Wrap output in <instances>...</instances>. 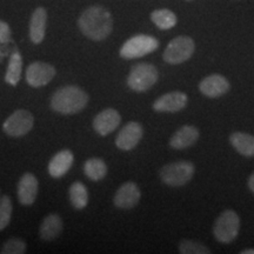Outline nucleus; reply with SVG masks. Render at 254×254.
I'll list each match as a JSON object with an SVG mask.
<instances>
[{"label": "nucleus", "instance_id": "nucleus-16", "mask_svg": "<svg viewBox=\"0 0 254 254\" xmlns=\"http://www.w3.org/2000/svg\"><path fill=\"white\" fill-rule=\"evenodd\" d=\"M199 131L196 127L185 125L174 133L170 140V146L174 150H184V148L190 147L198 141Z\"/></svg>", "mask_w": 254, "mask_h": 254}, {"label": "nucleus", "instance_id": "nucleus-24", "mask_svg": "<svg viewBox=\"0 0 254 254\" xmlns=\"http://www.w3.org/2000/svg\"><path fill=\"white\" fill-rule=\"evenodd\" d=\"M69 199H71L72 205L77 209L86 207L88 202V193L84 184L79 182L72 184V186L69 187Z\"/></svg>", "mask_w": 254, "mask_h": 254}, {"label": "nucleus", "instance_id": "nucleus-9", "mask_svg": "<svg viewBox=\"0 0 254 254\" xmlns=\"http://www.w3.org/2000/svg\"><path fill=\"white\" fill-rule=\"evenodd\" d=\"M56 72V68L47 63H32L27 67L26 81L32 87L45 86L55 78Z\"/></svg>", "mask_w": 254, "mask_h": 254}, {"label": "nucleus", "instance_id": "nucleus-12", "mask_svg": "<svg viewBox=\"0 0 254 254\" xmlns=\"http://www.w3.org/2000/svg\"><path fill=\"white\" fill-rule=\"evenodd\" d=\"M141 193L134 183H125L117 190L114 196V205L118 208L131 209L138 205Z\"/></svg>", "mask_w": 254, "mask_h": 254}, {"label": "nucleus", "instance_id": "nucleus-28", "mask_svg": "<svg viewBox=\"0 0 254 254\" xmlns=\"http://www.w3.org/2000/svg\"><path fill=\"white\" fill-rule=\"evenodd\" d=\"M11 39V28L5 21L0 20V43H7Z\"/></svg>", "mask_w": 254, "mask_h": 254}, {"label": "nucleus", "instance_id": "nucleus-5", "mask_svg": "<svg viewBox=\"0 0 254 254\" xmlns=\"http://www.w3.org/2000/svg\"><path fill=\"white\" fill-rule=\"evenodd\" d=\"M195 50L194 40L186 36L174 38L164 51V60L171 65H178L189 60Z\"/></svg>", "mask_w": 254, "mask_h": 254}, {"label": "nucleus", "instance_id": "nucleus-27", "mask_svg": "<svg viewBox=\"0 0 254 254\" xmlns=\"http://www.w3.org/2000/svg\"><path fill=\"white\" fill-rule=\"evenodd\" d=\"M26 252V244L21 239H9L2 246V254H23Z\"/></svg>", "mask_w": 254, "mask_h": 254}, {"label": "nucleus", "instance_id": "nucleus-4", "mask_svg": "<svg viewBox=\"0 0 254 254\" xmlns=\"http://www.w3.org/2000/svg\"><path fill=\"white\" fill-rule=\"evenodd\" d=\"M194 165L190 161H176L165 165L160 170L161 180L168 186H184L192 179Z\"/></svg>", "mask_w": 254, "mask_h": 254}, {"label": "nucleus", "instance_id": "nucleus-7", "mask_svg": "<svg viewBox=\"0 0 254 254\" xmlns=\"http://www.w3.org/2000/svg\"><path fill=\"white\" fill-rule=\"evenodd\" d=\"M240 219L232 209H226L219 215L214 222L213 234L220 243H231L239 233Z\"/></svg>", "mask_w": 254, "mask_h": 254}, {"label": "nucleus", "instance_id": "nucleus-3", "mask_svg": "<svg viewBox=\"0 0 254 254\" xmlns=\"http://www.w3.org/2000/svg\"><path fill=\"white\" fill-rule=\"evenodd\" d=\"M159 41L154 37L138 34L129 38L120 49V57L124 59H136L154 52L158 49Z\"/></svg>", "mask_w": 254, "mask_h": 254}, {"label": "nucleus", "instance_id": "nucleus-1", "mask_svg": "<svg viewBox=\"0 0 254 254\" xmlns=\"http://www.w3.org/2000/svg\"><path fill=\"white\" fill-rule=\"evenodd\" d=\"M84 36L94 41L106 39L113 28L112 14L101 6H91L82 12L78 21Z\"/></svg>", "mask_w": 254, "mask_h": 254}, {"label": "nucleus", "instance_id": "nucleus-18", "mask_svg": "<svg viewBox=\"0 0 254 254\" xmlns=\"http://www.w3.org/2000/svg\"><path fill=\"white\" fill-rule=\"evenodd\" d=\"M47 24V12L45 8L38 7L33 12L30 21V38L33 44H40L45 38Z\"/></svg>", "mask_w": 254, "mask_h": 254}, {"label": "nucleus", "instance_id": "nucleus-14", "mask_svg": "<svg viewBox=\"0 0 254 254\" xmlns=\"http://www.w3.org/2000/svg\"><path fill=\"white\" fill-rule=\"evenodd\" d=\"M199 90L208 98H219L230 90V82L220 74H212L202 79Z\"/></svg>", "mask_w": 254, "mask_h": 254}, {"label": "nucleus", "instance_id": "nucleus-8", "mask_svg": "<svg viewBox=\"0 0 254 254\" xmlns=\"http://www.w3.org/2000/svg\"><path fill=\"white\" fill-rule=\"evenodd\" d=\"M34 124L33 116L26 110H18L4 123V131L9 136H23L31 131Z\"/></svg>", "mask_w": 254, "mask_h": 254}, {"label": "nucleus", "instance_id": "nucleus-29", "mask_svg": "<svg viewBox=\"0 0 254 254\" xmlns=\"http://www.w3.org/2000/svg\"><path fill=\"white\" fill-rule=\"evenodd\" d=\"M249 187H250V190L254 193V173L250 177V179H249Z\"/></svg>", "mask_w": 254, "mask_h": 254}, {"label": "nucleus", "instance_id": "nucleus-26", "mask_svg": "<svg viewBox=\"0 0 254 254\" xmlns=\"http://www.w3.org/2000/svg\"><path fill=\"white\" fill-rule=\"evenodd\" d=\"M12 202L8 196H2L0 200V231L8 226L12 217Z\"/></svg>", "mask_w": 254, "mask_h": 254}, {"label": "nucleus", "instance_id": "nucleus-15", "mask_svg": "<svg viewBox=\"0 0 254 254\" xmlns=\"http://www.w3.org/2000/svg\"><path fill=\"white\" fill-rule=\"evenodd\" d=\"M38 194V180L32 173H25L18 184L19 201L25 206H30L36 201Z\"/></svg>", "mask_w": 254, "mask_h": 254}, {"label": "nucleus", "instance_id": "nucleus-10", "mask_svg": "<svg viewBox=\"0 0 254 254\" xmlns=\"http://www.w3.org/2000/svg\"><path fill=\"white\" fill-rule=\"evenodd\" d=\"M142 138V127L139 123L126 124L116 139L117 147L123 151H131L139 144Z\"/></svg>", "mask_w": 254, "mask_h": 254}, {"label": "nucleus", "instance_id": "nucleus-19", "mask_svg": "<svg viewBox=\"0 0 254 254\" xmlns=\"http://www.w3.org/2000/svg\"><path fill=\"white\" fill-rule=\"evenodd\" d=\"M63 231V221L59 215L50 214L44 219L40 226V238L43 240L51 241L60 236Z\"/></svg>", "mask_w": 254, "mask_h": 254}, {"label": "nucleus", "instance_id": "nucleus-17", "mask_svg": "<svg viewBox=\"0 0 254 254\" xmlns=\"http://www.w3.org/2000/svg\"><path fill=\"white\" fill-rule=\"evenodd\" d=\"M73 160V153L68 150L60 151L55 157L51 159L49 164V173L53 178H62L68 172L71 168Z\"/></svg>", "mask_w": 254, "mask_h": 254}, {"label": "nucleus", "instance_id": "nucleus-31", "mask_svg": "<svg viewBox=\"0 0 254 254\" xmlns=\"http://www.w3.org/2000/svg\"><path fill=\"white\" fill-rule=\"evenodd\" d=\"M187 1H192V0H187Z\"/></svg>", "mask_w": 254, "mask_h": 254}, {"label": "nucleus", "instance_id": "nucleus-30", "mask_svg": "<svg viewBox=\"0 0 254 254\" xmlns=\"http://www.w3.org/2000/svg\"><path fill=\"white\" fill-rule=\"evenodd\" d=\"M241 254H254V250L253 249L244 250V251H241Z\"/></svg>", "mask_w": 254, "mask_h": 254}, {"label": "nucleus", "instance_id": "nucleus-22", "mask_svg": "<svg viewBox=\"0 0 254 254\" xmlns=\"http://www.w3.org/2000/svg\"><path fill=\"white\" fill-rule=\"evenodd\" d=\"M85 174L92 182H100L106 177L107 166L99 158H92L85 163L84 166Z\"/></svg>", "mask_w": 254, "mask_h": 254}, {"label": "nucleus", "instance_id": "nucleus-2", "mask_svg": "<svg viewBox=\"0 0 254 254\" xmlns=\"http://www.w3.org/2000/svg\"><path fill=\"white\" fill-rule=\"evenodd\" d=\"M88 95L77 86L59 88L51 99V107L62 114H75L86 107Z\"/></svg>", "mask_w": 254, "mask_h": 254}, {"label": "nucleus", "instance_id": "nucleus-20", "mask_svg": "<svg viewBox=\"0 0 254 254\" xmlns=\"http://www.w3.org/2000/svg\"><path fill=\"white\" fill-rule=\"evenodd\" d=\"M231 144L245 157H254V135L244 132H234L230 136Z\"/></svg>", "mask_w": 254, "mask_h": 254}, {"label": "nucleus", "instance_id": "nucleus-25", "mask_svg": "<svg viewBox=\"0 0 254 254\" xmlns=\"http://www.w3.org/2000/svg\"><path fill=\"white\" fill-rule=\"evenodd\" d=\"M179 252L183 254H209V251L205 245L201 243L194 240H183L180 243Z\"/></svg>", "mask_w": 254, "mask_h": 254}, {"label": "nucleus", "instance_id": "nucleus-23", "mask_svg": "<svg viewBox=\"0 0 254 254\" xmlns=\"http://www.w3.org/2000/svg\"><path fill=\"white\" fill-rule=\"evenodd\" d=\"M151 20L160 30H170V28L176 26L177 15L167 8L155 9V11L152 12Z\"/></svg>", "mask_w": 254, "mask_h": 254}, {"label": "nucleus", "instance_id": "nucleus-6", "mask_svg": "<svg viewBox=\"0 0 254 254\" xmlns=\"http://www.w3.org/2000/svg\"><path fill=\"white\" fill-rule=\"evenodd\" d=\"M159 77L158 69L151 64H138L129 72L127 85L135 92H145L153 86Z\"/></svg>", "mask_w": 254, "mask_h": 254}, {"label": "nucleus", "instance_id": "nucleus-11", "mask_svg": "<svg viewBox=\"0 0 254 254\" xmlns=\"http://www.w3.org/2000/svg\"><path fill=\"white\" fill-rule=\"evenodd\" d=\"M187 104V95L184 92H170L158 98L153 104L155 112H179Z\"/></svg>", "mask_w": 254, "mask_h": 254}, {"label": "nucleus", "instance_id": "nucleus-13", "mask_svg": "<svg viewBox=\"0 0 254 254\" xmlns=\"http://www.w3.org/2000/svg\"><path fill=\"white\" fill-rule=\"evenodd\" d=\"M122 117L119 112L114 109L104 110L95 117L93 120V127L95 132L100 135H107L112 133L120 125Z\"/></svg>", "mask_w": 254, "mask_h": 254}, {"label": "nucleus", "instance_id": "nucleus-21", "mask_svg": "<svg viewBox=\"0 0 254 254\" xmlns=\"http://www.w3.org/2000/svg\"><path fill=\"white\" fill-rule=\"evenodd\" d=\"M21 72H23V58L19 52H13L9 58L7 71L5 74V81L11 86H15L20 81Z\"/></svg>", "mask_w": 254, "mask_h": 254}]
</instances>
